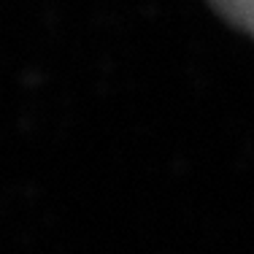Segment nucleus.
I'll return each instance as SVG.
<instances>
[{
    "label": "nucleus",
    "mask_w": 254,
    "mask_h": 254,
    "mask_svg": "<svg viewBox=\"0 0 254 254\" xmlns=\"http://www.w3.org/2000/svg\"><path fill=\"white\" fill-rule=\"evenodd\" d=\"M233 25L254 35V0H211Z\"/></svg>",
    "instance_id": "obj_1"
}]
</instances>
